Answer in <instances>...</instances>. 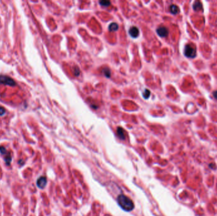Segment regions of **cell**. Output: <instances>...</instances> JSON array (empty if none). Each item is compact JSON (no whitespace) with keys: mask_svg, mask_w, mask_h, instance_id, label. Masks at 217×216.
I'll return each instance as SVG.
<instances>
[{"mask_svg":"<svg viewBox=\"0 0 217 216\" xmlns=\"http://www.w3.org/2000/svg\"><path fill=\"white\" fill-rule=\"evenodd\" d=\"M103 73L105 75V76L107 77H110V71L109 68L106 67L103 69Z\"/></svg>","mask_w":217,"mask_h":216,"instance_id":"cell-12","label":"cell"},{"mask_svg":"<svg viewBox=\"0 0 217 216\" xmlns=\"http://www.w3.org/2000/svg\"><path fill=\"white\" fill-rule=\"evenodd\" d=\"M150 94V91H149V90H145V91H144V93H143V96H144V98L145 99H147V98H149Z\"/></svg>","mask_w":217,"mask_h":216,"instance_id":"cell-13","label":"cell"},{"mask_svg":"<svg viewBox=\"0 0 217 216\" xmlns=\"http://www.w3.org/2000/svg\"><path fill=\"white\" fill-rule=\"evenodd\" d=\"M47 179L44 176H41L37 179L36 184H37V187L40 189H43L46 185Z\"/></svg>","mask_w":217,"mask_h":216,"instance_id":"cell-4","label":"cell"},{"mask_svg":"<svg viewBox=\"0 0 217 216\" xmlns=\"http://www.w3.org/2000/svg\"><path fill=\"white\" fill-rule=\"evenodd\" d=\"M118 205L120 207L126 212L131 211L134 209V204L131 200L126 195H120L117 198Z\"/></svg>","mask_w":217,"mask_h":216,"instance_id":"cell-1","label":"cell"},{"mask_svg":"<svg viewBox=\"0 0 217 216\" xmlns=\"http://www.w3.org/2000/svg\"><path fill=\"white\" fill-rule=\"evenodd\" d=\"M100 4L103 6H110V2L109 1H100Z\"/></svg>","mask_w":217,"mask_h":216,"instance_id":"cell-14","label":"cell"},{"mask_svg":"<svg viewBox=\"0 0 217 216\" xmlns=\"http://www.w3.org/2000/svg\"><path fill=\"white\" fill-rule=\"evenodd\" d=\"M169 11L173 15H176L179 13L180 12V9H179L178 6H176L175 5H172L169 6Z\"/></svg>","mask_w":217,"mask_h":216,"instance_id":"cell-8","label":"cell"},{"mask_svg":"<svg viewBox=\"0 0 217 216\" xmlns=\"http://www.w3.org/2000/svg\"><path fill=\"white\" fill-rule=\"evenodd\" d=\"M129 34L132 37H137L139 34V30L136 27H131L129 30Z\"/></svg>","mask_w":217,"mask_h":216,"instance_id":"cell-6","label":"cell"},{"mask_svg":"<svg viewBox=\"0 0 217 216\" xmlns=\"http://www.w3.org/2000/svg\"><path fill=\"white\" fill-rule=\"evenodd\" d=\"M5 113V109L3 107L0 106V116L3 115Z\"/></svg>","mask_w":217,"mask_h":216,"instance_id":"cell-17","label":"cell"},{"mask_svg":"<svg viewBox=\"0 0 217 216\" xmlns=\"http://www.w3.org/2000/svg\"><path fill=\"white\" fill-rule=\"evenodd\" d=\"M119 28V26H118V24L117 23L113 22L111 23V24L109 25V30L110 31V32H112V31H116Z\"/></svg>","mask_w":217,"mask_h":216,"instance_id":"cell-10","label":"cell"},{"mask_svg":"<svg viewBox=\"0 0 217 216\" xmlns=\"http://www.w3.org/2000/svg\"><path fill=\"white\" fill-rule=\"evenodd\" d=\"M0 153H1L2 155H5L6 154V153H8V152H6V148H5V147L1 146H0Z\"/></svg>","mask_w":217,"mask_h":216,"instance_id":"cell-16","label":"cell"},{"mask_svg":"<svg viewBox=\"0 0 217 216\" xmlns=\"http://www.w3.org/2000/svg\"><path fill=\"white\" fill-rule=\"evenodd\" d=\"M156 31H157V34L161 37H166L168 35V30L165 27H159V28H157Z\"/></svg>","mask_w":217,"mask_h":216,"instance_id":"cell-5","label":"cell"},{"mask_svg":"<svg viewBox=\"0 0 217 216\" xmlns=\"http://www.w3.org/2000/svg\"><path fill=\"white\" fill-rule=\"evenodd\" d=\"M0 84L10 86H15L16 85L15 81L6 75H0Z\"/></svg>","mask_w":217,"mask_h":216,"instance_id":"cell-3","label":"cell"},{"mask_svg":"<svg viewBox=\"0 0 217 216\" xmlns=\"http://www.w3.org/2000/svg\"><path fill=\"white\" fill-rule=\"evenodd\" d=\"M184 54L187 57L192 58L196 56V50L195 48L191 44H187L185 47Z\"/></svg>","mask_w":217,"mask_h":216,"instance_id":"cell-2","label":"cell"},{"mask_svg":"<svg viewBox=\"0 0 217 216\" xmlns=\"http://www.w3.org/2000/svg\"><path fill=\"white\" fill-rule=\"evenodd\" d=\"M117 134L118 135V137L121 140H124L126 138V134H125V131L124 129L121 127H118L117 129Z\"/></svg>","mask_w":217,"mask_h":216,"instance_id":"cell-7","label":"cell"},{"mask_svg":"<svg viewBox=\"0 0 217 216\" xmlns=\"http://www.w3.org/2000/svg\"><path fill=\"white\" fill-rule=\"evenodd\" d=\"M74 70V74L76 76H79V74H80V70L78 68V67H74L73 68Z\"/></svg>","mask_w":217,"mask_h":216,"instance_id":"cell-15","label":"cell"},{"mask_svg":"<svg viewBox=\"0 0 217 216\" xmlns=\"http://www.w3.org/2000/svg\"><path fill=\"white\" fill-rule=\"evenodd\" d=\"M12 156L10 154V153H6V155H5V162H6V164L7 165H10L11 164V162H12Z\"/></svg>","mask_w":217,"mask_h":216,"instance_id":"cell-11","label":"cell"},{"mask_svg":"<svg viewBox=\"0 0 217 216\" xmlns=\"http://www.w3.org/2000/svg\"><path fill=\"white\" fill-rule=\"evenodd\" d=\"M213 94L214 98H215V99H216V100H217V91H214L213 93Z\"/></svg>","mask_w":217,"mask_h":216,"instance_id":"cell-18","label":"cell"},{"mask_svg":"<svg viewBox=\"0 0 217 216\" xmlns=\"http://www.w3.org/2000/svg\"><path fill=\"white\" fill-rule=\"evenodd\" d=\"M193 9L195 11H200L203 10V5L199 1H197L193 4Z\"/></svg>","mask_w":217,"mask_h":216,"instance_id":"cell-9","label":"cell"}]
</instances>
